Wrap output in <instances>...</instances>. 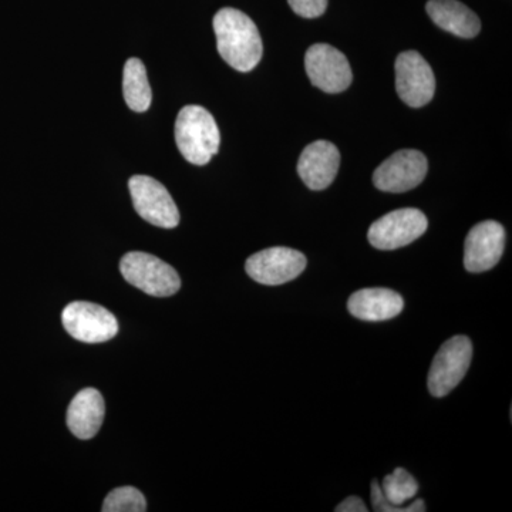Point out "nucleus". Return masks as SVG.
Instances as JSON below:
<instances>
[{
	"label": "nucleus",
	"instance_id": "1",
	"mask_svg": "<svg viewBox=\"0 0 512 512\" xmlns=\"http://www.w3.org/2000/svg\"><path fill=\"white\" fill-rule=\"evenodd\" d=\"M218 53L238 72H251L261 62L264 46L254 20L238 9L224 8L214 16Z\"/></svg>",
	"mask_w": 512,
	"mask_h": 512
},
{
	"label": "nucleus",
	"instance_id": "2",
	"mask_svg": "<svg viewBox=\"0 0 512 512\" xmlns=\"http://www.w3.org/2000/svg\"><path fill=\"white\" fill-rule=\"evenodd\" d=\"M175 143L188 163L205 165L220 150V128L204 107L185 106L175 121Z\"/></svg>",
	"mask_w": 512,
	"mask_h": 512
},
{
	"label": "nucleus",
	"instance_id": "3",
	"mask_svg": "<svg viewBox=\"0 0 512 512\" xmlns=\"http://www.w3.org/2000/svg\"><path fill=\"white\" fill-rule=\"evenodd\" d=\"M121 275L134 288L157 298L180 291L181 279L173 266L146 252H128L121 258Z\"/></svg>",
	"mask_w": 512,
	"mask_h": 512
},
{
	"label": "nucleus",
	"instance_id": "4",
	"mask_svg": "<svg viewBox=\"0 0 512 512\" xmlns=\"http://www.w3.org/2000/svg\"><path fill=\"white\" fill-rule=\"evenodd\" d=\"M473 359V343L464 335L448 339L431 363L427 386L434 397H444L464 379Z\"/></svg>",
	"mask_w": 512,
	"mask_h": 512
},
{
	"label": "nucleus",
	"instance_id": "5",
	"mask_svg": "<svg viewBox=\"0 0 512 512\" xmlns=\"http://www.w3.org/2000/svg\"><path fill=\"white\" fill-rule=\"evenodd\" d=\"M133 205L144 221L171 229L180 224V212L163 184L148 175H134L128 181Z\"/></svg>",
	"mask_w": 512,
	"mask_h": 512
},
{
	"label": "nucleus",
	"instance_id": "6",
	"mask_svg": "<svg viewBox=\"0 0 512 512\" xmlns=\"http://www.w3.org/2000/svg\"><path fill=\"white\" fill-rule=\"evenodd\" d=\"M429 228L426 215L416 208L389 212L373 222L367 232L370 245L382 251L407 247Z\"/></svg>",
	"mask_w": 512,
	"mask_h": 512
},
{
	"label": "nucleus",
	"instance_id": "7",
	"mask_svg": "<svg viewBox=\"0 0 512 512\" xmlns=\"http://www.w3.org/2000/svg\"><path fill=\"white\" fill-rule=\"evenodd\" d=\"M64 329L83 343H104L119 333L116 316L92 302H72L62 313Z\"/></svg>",
	"mask_w": 512,
	"mask_h": 512
},
{
	"label": "nucleus",
	"instance_id": "8",
	"mask_svg": "<svg viewBox=\"0 0 512 512\" xmlns=\"http://www.w3.org/2000/svg\"><path fill=\"white\" fill-rule=\"evenodd\" d=\"M396 90L407 106L419 109L433 100L436 77L420 53L409 50L396 60Z\"/></svg>",
	"mask_w": 512,
	"mask_h": 512
},
{
	"label": "nucleus",
	"instance_id": "9",
	"mask_svg": "<svg viewBox=\"0 0 512 512\" xmlns=\"http://www.w3.org/2000/svg\"><path fill=\"white\" fill-rule=\"evenodd\" d=\"M305 69L313 86L325 93L345 92L352 83L353 74L348 57L329 45H313L305 56Z\"/></svg>",
	"mask_w": 512,
	"mask_h": 512
},
{
	"label": "nucleus",
	"instance_id": "10",
	"mask_svg": "<svg viewBox=\"0 0 512 512\" xmlns=\"http://www.w3.org/2000/svg\"><path fill=\"white\" fill-rule=\"evenodd\" d=\"M305 255L296 249L275 247L249 256L245 269L255 282L276 286L291 282L305 271Z\"/></svg>",
	"mask_w": 512,
	"mask_h": 512
},
{
	"label": "nucleus",
	"instance_id": "11",
	"mask_svg": "<svg viewBox=\"0 0 512 512\" xmlns=\"http://www.w3.org/2000/svg\"><path fill=\"white\" fill-rule=\"evenodd\" d=\"M429 171V163L417 150H400L387 158L373 174V184L380 191L406 192L423 183Z\"/></svg>",
	"mask_w": 512,
	"mask_h": 512
},
{
	"label": "nucleus",
	"instance_id": "12",
	"mask_svg": "<svg viewBox=\"0 0 512 512\" xmlns=\"http://www.w3.org/2000/svg\"><path fill=\"white\" fill-rule=\"evenodd\" d=\"M505 248V229L500 222L484 221L470 229L464 245V266L468 272L490 271L500 262Z\"/></svg>",
	"mask_w": 512,
	"mask_h": 512
},
{
	"label": "nucleus",
	"instance_id": "13",
	"mask_svg": "<svg viewBox=\"0 0 512 512\" xmlns=\"http://www.w3.org/2000/svg\"><path fill=\"white\" fill-rule=\"evenodd\" d=\"M419 491V484L412 474L404 468H396L392 474L384 478L383 483L373 481L372 505L376 512H424L427 510L423 500H416L407 505V501L413 500Z\"/></svg>",
	"mask_w": 512,
	"mask_h": 512
},
{
	"label": "nucleus",
	"instance_id": "14",
	"mask_svg": "<svg viewBox=\"0 0 512 512\" xmlns=\"http://www.w3.org/2000/svg\"><path fill=\"white\" fill-rule=\"evenodd\" d=\"M340 165V154L335 144L315 141L302 151L298 174L313 191L325 190L335 181Z\"/></svg>",
	"mask_w": 512,
	"mask_h": 512
},
{
	"label": "nucleus",
	"instance_id": "15",
	"mask_svg": "<svg viewBox=\"0 0 512 512\" xmlns=\"http://www.w3.org/2000/svg\"><path fill=\"white\" fill-rule=\"evenodd\" d=\"M402 295L386 288L360 289L350 296L348 311L365 322H384L402 313Z\"/></svg>",
	"mask_w": 512,
	"mask_h": 512
},
{
	"label": "nucleus",
	"instance_id": "16",
	"mask_svg": "<svg viewBox=\"0 0 512 512\" xmlns=\"http://www.w3.org/2000/svg\"><path fill=\"white\" fill-rule=\"evenodd\" d=\"M106 416V404L99 390L84 389L76 394L67 410V427L80 440H90L99 433Z\"/></svg>",
	"mask_w": 512,
	"mask_h": 512
},
{
	"label": "nucleus",
	"instance_id": "17",
	"mask_svg": "<svg viewBox=\"0 0 512 512\" xmlns=\"http://www.w3.org/2000/svg\"><path fill=\"white\" fill-rule=\"evenodd\" d=\"M430 19L440 29L463 39H473L481 30V22L473 10L458 0H429L426 5Z\"/></svg>",
	"mask_w": 512,
	"mask_h": 512
},
{
	"label": "nucleus",
	"instance_id": "18",
	"mask_svg": "<svg viewBox=\"0 0 512 512\" xmlns=\"http://www.w3.org/2000/svg\"><path fill=\"white\" fill-rule=\"evenodd\" d=\"M124 100L131 110L144 113L150 109L153 93L148 83L147 70L140 59H128L123 73Z\"/></svg>",
	"mask_w": 512,
	"mask_h": 512
},
{
	"label": "nucleus",
	"instance_id": "19",
	"mask_svg": "<svg viewBox=\"0 0 512 512\" xmlns=\"http://www.w3.org/2000/svg\"><path fill=\"white\" fill-rule=\"evenodd\" d=\"M146 510V498L134 487H120L111 491L101 508L103 512H144Z\"/></svg>",
	"mask_w": 512,
	"mask_h": 512
},
{
	"label": "nucleus",
	"instance_id": "20",
	"mask_svg": "<svg viewBox=\"0 0 512 512\" xmlns=\"http://www.w3.org/2000/svg\"><path fill=\"white\" fill-rule=\"evenodd\" d=\"M293 12L305 19L322 16L328 8V0H288Z\"/></svg>",
	"mask_w": 512,
	"mask_h": 512
},
{
	"label": "nucleus",
	"instance_id": "21",
	"mask_svg": "<svg viewBox=\"0 0 512 512\" xmlns=\"http://www.w3.org/2000/svg\"><path fill=\"white\" fill-rule=\"evenodd\" d=\"M336 512H367L369 511V508L366 507V504L363 503L362 498L355 497V495H352V497L346 498V500H343L342 503L338 505V507L335 508Z\"/></svg>",
	"mask_w": 512,
	"mask_h": 512
}]
</instances>
